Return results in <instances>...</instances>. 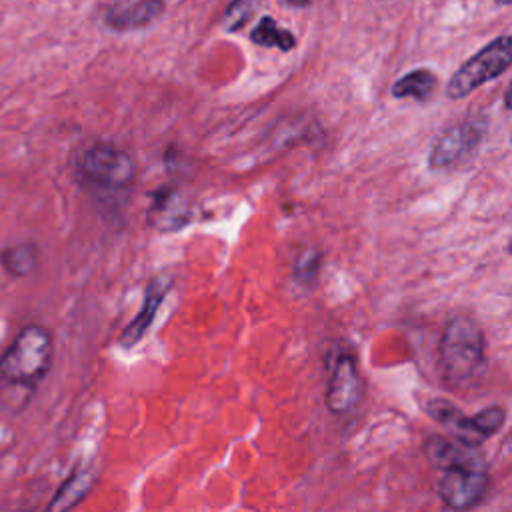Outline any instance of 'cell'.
Segmentation results:
<instances>
[{
    "mask_svg": "<svg viewBox=\"0 0 512 512\" xmlns=\"http://www.w3.org/2000/svg\"><path fill=\"white\" fill-rule=\"evenodd\" d=\"M320 264H322V254L314 248H308L304 250L298 258H296V264H294V276L298 282L302 284H310L318 278V272H320Z\"/></svg>",
    "mask_w": 512,
    "mask_h": 512,
    "instance_id": "e0dca14e",
    "label": "cell"
},
{
    "mask_svg": "<svg viewBox=\"0 0 512 512\" xmlns=\"http://www.w3.org/2000/svg\"><path fill=\"white\" fill-rule=\"evenodd\" d=\"M190 220V206L186 198L174 188H160L150 204L148 222L156 230L170 232L186 226Z\"/></svg>",
    "mask_w": 512,
    "mask_h": 512,
    "instance_id": "9c48e42d",
    "label": "cell"
},
{
    "mask_svg": "<svg viewBox=\"0 0 512 512\" xmlns=\"http://www.w3.org/2000/svg\"><path fill=\"white\" fill-rule=\"evenodd\" d=\"M170 286H172V278L166 276V274H158L148 282L138 314L134 316V320L120 334V346L122 348H132L134 344H138L144 338V334L152 326V322L156 318V312H158L164 296L168 294Z\"/></svg>",
    "mask_w": 512,
    "mask_h": 512,
    "instance_id": "ba28073f",
    "label": "cell"
},
{
    "mask_svg": "<svg viewBox=\"0 0 512 512\" xmlns=\"http://www.w3.org/2000/svg\"><path fill=\"white\" fill-rule=\"evenodd\" d=\"M52 334L36 324L18 332L0 356V380L10 386H36L52 366Z\"/></svg>",
    "mask_w": 512,
    "mask_h": 512,
    "instance_id": "7a4b0ae2",
    "label": "cell"
},
{
    "mask_svg": "<svg viewBox=\"0 0 512 512\" xmlns=\"http://www.w3.org/2000/svg\"><path fill=\"white\" fill-rule=\"evenodd\" d=\"M250 40L264 48H278L282 52H288L296 46V38L290 30L282 28L272 16H262L254 30L250 32Z\"/></svg>",
    "mask_w": 512,
    "mask_h": 512,
    "instance_id": "9a60e30c",
    "label": "cell"
},
{
    "mask_svg": "<svg viewBox=\"0 0 512 512\" xmlns=\"http://www.w3.org/2000/svg\"><path fill=\"white\" fill-rule=\"evenodd\" d=\"M256 2H258V0H234V2L228 6V10H226V14H224V18H222V26H224L228 32H234V30L242 28V26L250 20V16L254 14Z\"/></svg>",
    "mask_w": 512,
    "mask_h": 512,
    "instance_id": "ac0fdd59",
    "label": "cell"
},
{
    "mask_svg": "<svg viewBox=\"0 0 512 512\" xmlns=\"http://www.w3.org/2000/svg\"><path fill=\"white\" fill-rule=\"evenodd\" d=\"M510 62H512L510 36L502 34L492 42H488L482 50H478L452 74L446 86V96L452 100H460L468 96L482 84L502 76L510 68Z\"/></svg>",
    "mask_w": 512,
    "mask_h": 512,
    "instance_id": "277c9868",
    "label": "cell"
},
{
    "mask_svg": "<svg viewBox=\"0 0 512 512\" xmlns=\"http://www.w3.org/2000/svg\"><path fill=\"white\" fill-rule=\"evenodd\" d=\"M80 176L92 188L124 192L136 180V164L126 150L108 142H98L82 154Z\"/></svg>",
    "mask_w": 512,
    "mask_h": 512,
    "instance_id": "3957f363",
    "label": "cell"
},
{
    "mask_svg": "<svg viewBox=\"0 0 512 512\" xmlns=\"http://www.w3.org/2000/svg\"><path fill=\"white\" fill-rule=\"evenodd\" d=\"M284 4H288V6H294V8H304V6H308L312 0H282Z\"/></svg>",
    "mask_w": 512,
    "mask_h": 512,
    "instance_id": "d6986e66",
    "label": "cell"
},
{
    "mask_svg": "<svg viewBox=\"0 0 512 512\" xmlns=\"http://www.w3.org/2000/svg\"><path fill=\"white\" fill-rule=\"evenodd\" d=\"M480 446H470L464 444L460 440H450L444 436H432L426 446H424V454L428 458V462L438 468H450V466H458V464H468V462H482V454L478 450Z\"/></svg>",
    "mask_w": 512,
    "mask_h": 512,
    "instance_id": "8fae6325",
    "label": "cell"
},
{
    "mask_svg": "<svg viewBox=\"0 0 512 512\" xmlns=\"http://www.w3.org/2000/svg\"><path fill=\"white\" fill-rule=\"evenodd\" d=\"M484 332L468 316L446 322L438 344V360L444 380L452 388L470 386L484 368Z\"/></svg>",
    "mask_w": 512,
    "mask_h": 512,
    "instance_id": "6da1fadb",
    "label": "cell"
},
{
    "mask_svg": "<svg viewBox=\"0 0 512 512\" xmlns=\"http://www.w3.org/2000/svg\"><path fill=\"white\" fill-rule=\"evenodd\" d=\"M488 484L490 480L484 460L458 464L442 470L438 496L452 510H468L484 498Z\"/></svg>",
    "mask_w": 512,
    "mask_h": 512,
    "instance_id": "8992f818",
    "label": "cell"
},
{
    "mask_svg": "<svg viewBox=\"0 0 512 512\" xmlns=\"http://www.w3.org/2000/svg\"><path fill=\"white\" fill-rule=\"evenodd\" d=\"M486 128L488 122L480 116L454 124L432 146L428 154V166L432 170H446L466 162L480 148Z\"/></svg>",
    "mask_w": 512,
    "mask_h": 512,
    "instance_id": "5b68a950",
    "label": "cell"
},
{
    "mask_svg": "<svg viewBox=\"0 0 512 512\" xmlns=\"http://www.w3.org/2000/svg\"><path fill=\"white\" fill-rule=\"evenodd\" d=\"M364 394L362 378L356 360L350 354H340L330 370L326 386V406L332 414L344 416L358 408Z\"/></svg>",
    "mask_w": 512,
    "mask_h": 512,
    "instance_id": "52a82bcc",
    "label": "cell"
},
{
    "mask_svg": "<svg viewBox=\"0 0 512 512\" xmlns=\"http://www.w3.org/2000/svg\"><path fill=\"white\" fill-rule=\"evenodd\" d=\"M438 86V78L428 68H416L400 76L392 84L394 98H412L416 102H428Z\"/></svg>",
    "mask_w": 512,
    "mask_h": 512,
    "instance_id": "7c38bea8",
    "label": "cell"
},
{
    "mask_svg": "<svg viewBox=\"0 0 512 512\" xmlns=\"http://www.w3.org/2000/svg\"><path fill=\"white\" fill-rule=\"evenodd\" d=\"M0 262L12 276H28L38 268V252L34 244H14L2 250Z\"/></svg>",
    "mask_w": 512,
    "mask_h": 512,
    "instance_id": "2e32d148",
    "label": "cell"
},
{
    "mask_svg": "<svg viewBox=\"0 0 512 512\" xmlns=\"http://www.w3.org/2000/svg\"><path fill=\"white\" fill-rule=\"evenodd\" d=\"M496 4H500V6H508L512 0H494Z\"/></svg>",
    "mask_w": 512,
    "mask_h": 512,
    "instance_id": "ffe728a7",
    "label": "cell"
},
{
    "mask_svg": "<svg viewBox=\"0 0 512 512\" xmlns=\"http://www.w3.org/2000/svg\"><path fill=\"white\" fill-rule=\"evenodd\" d=\"M92 484H94V474L90 470H84V468L74 470L68 476V480L60 486V490L54 494L48 508L50 510H66V508L76 506L84 498V494L92 488Z\"/></svg>",
    "mask_w": 512,
    "mask_h": 512,
    "instance_id": "5bb4252c",
    "label": "cell"
},
{
    "mask_svg": "<svg viewBox=\"0 0 512 512\" xmlns=\"http://www.w3.org/2000/svg\"><path fill=\"white\" fill-rule=\"evenodd\" d=\"M506 422V412L502 406H488L474 416H466V438L468 444L480 446L486 438L500 432Z\"/></svg>",
    "mask_w": 512,
    "mask_h": 512,
    "instance_id": "4fadbf2b",
    "label": "cell"
},
{
    "mask_svg": "<svg viewBox=\"0 0 512 512\" xmlns=\"http://www.w3.org/2000/svg\"><path fill=\"white\" fill-rule=\"evenodd\" d=\"M164 12V0H134L124 6L110 8L104 16L112 30L126 32L150 26Z\"/></svg>",
    "mask_w": 512,
    "mask_h": 512,
    "instance_id": "30bf717a",
    "label": "cell"
}]
</instances>
